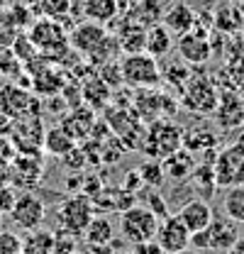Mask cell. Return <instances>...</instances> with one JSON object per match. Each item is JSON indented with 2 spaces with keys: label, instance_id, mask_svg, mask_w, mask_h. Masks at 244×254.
Instances as JSON below:
<instances>
[{
  "label": "cell",
  "instance_id": "cell-15",
  "mask_svg": "<svg viewBox=\"0 0 244 254\" xmlns=\"http://www.w3.org/2000/svg\"><path fill=\"white\" fill-rule=\"evenodd\" d=\"M213 113H215V120H217L220 127L235 129V127H240L244 123V100L235 93L220 95Z\"/></svg>",
  "mask_w": 244,
  "mask_h": 254
},
{
  "label": "cell",
  "instance_id": "cell-35",
  "mask_svg": "<svg viewBox=\"0 0 244 254\" xmlns=\"http://www.w3.org/2000/svg\"><path fill=\"white\" fill-rule=\"evenodd\" d=\"M71 254H81V252H71Z\"/></svg>",
  "mask_w": 244,
  "mask_h": 254
},
{
  "label": "cell",
  "instance_id": "cell-33",
  "mask_svg": "<svg viewBox=\"0 0 244 254\" xmlns=\"http://www.w3.org/2000/svg\"><path fill=\"white\" fill-rule=\"evenodd\" d=\"M176 254H203V252L195 250V247H185V250H181V252H176Z\"/></svg>",
  "mask_w": 244,
  "mask_h": 254
},
{
  "label": "cell",
  "instance_id": "cell-1",
  "mask_svg": "<svg viewBox=\"0 0 244 254\" xmlns=\"http://www.w3.org/2000/svg\"><path fill=\"white\" fill-rule=\"evenodd\" d=\"M122 83L132 88H156L161 83V66L147 52L124 54L120 62Z\"/></svg>",
  "mask_w": 244,
  "mask_h": 254
},
{
  "label": "cell",
  "instance_id": "cell-12",
  "mask_svg": "<svg viewBox=\"0 0 244 254\" xmlns=\"http://www.w3.org/2000/svg\"><path fill=\"white\" fill-rule=\"evenodd\" d=\"M205 235H208V250L210 252H232V247L240 240L237 222H232L230 218H215L205 227Z\"/></svg>",
  "mask_w": 244,
  "mask_h": 254
},
{
  "label": "cell",
  "instance_id": "cell-34",
  "mask_svg": "<svg viewBox=\"0 0 244 254\" xmlns=\"http://www.w3.org/2000/svg\"><path fill=\"white\" fill-rule=\"evenodd\" d=\"M115 254H127V252H115Z\"/></svg>",
  "mask_w": 244,
  "mask_h": 254
},
{
  "label": "cell",
  "instance_id": "cell-13",
  "mask_svg": "<svg viewBox=\"0 0 244 254\" xmlns=\"http://www.w3.org/2000/svg\"><path fill=\"white\" fill-rule=\"evenodd\" d=\"M108 37V32H105V25H98V22H91V20H83V22H78L73 32H68V42H71V47L78 52V54H93L98 47H100V42Z\"/></svg>",
  "mask_w": 244,
  "mask_h": 254
},
{
  "label": "cell",
  "instance_id": "cell-27",
  "mask_svg": "<svg viewBox=\"0 0 244 254\" xmlns=\"http://www.w3.org/2000/svg\"><path fill=\"white\" fill-rule=\"evenodd\" d=\"M139 176H142V184H149L152 189H159L161 184H164V166L156 161V159H152V161H144L142 166H139V171H137Z\"/></svg>",
  "mask_w": 244,
  "mask_h": 254
},
{
  "label": "cell",
  "instance_id": "cell-23",
  "mask_svg": "<svg viewBox=\"0 0 244 254\" xmlns=\"http://www.w3.org/2000/svg\"><path fill=\"white\" fill-rule=\"evenodd\" d=\"M190 186H193V190L205 200V198H210L213 195V190L217 189V181H215V171H213V164L210 166H195L193 171H190Z\"/></svg>",
  "mask_w": 244,
  "mask_h": 254
},
{
  "label": "cell",
  "instance_id": "cell-8",
  "mask_svg": "<svg viewBox=\"0 0 244 254\" xmlns=\"http://www.w3.org/2000/svg\"><path fill=\"white\" fill-rule=\"evenodd\" d=\"M44 218H47V203L32 190L20 193L15 205H12V210H10V220L15 222L20 230H25V232L42 227Z\"/></svg>",
  "mask_w": 244,
  "mask_h": 254
},
{
  "label": "cell",
  "instance_id": "cell-17",
  "mask_svg": "<svg viewBox=\"0 0 244 254\" xmlns=\"http://www.w3.org/2000/svg\"><path fill=\"white\" fill-rule=\"evenodd\" d=\"M164 25L169 27L171 34H185V32H190L195 25H198V15L185 5V2H176L166 15H164Z\"/></svg>",
  "mask_w": 244,
  "mask_h": 254
},
{
  "label": "cell",
  "instance_id": "cell-4",
  "mask_svg": "<svg viewBox=\"0 0 244 254\" xmlns=\"http://www.w3.org/2000/svg\"><path fill=\"white\" fill-rule=\"evenodd\" d=\"M213 171H215L217 189L244 186V149L237 142L227 144L220 154H215Z\"/></svg>",
  "mask_w": 244,
  "mask_h": 254
},
{
  "label": "cell",
  "instance_id": "cell-11",
  "mask_svg": "<svg viewBox=\"0 0 244 254\" xmlns=\"http://www.w3.org/2000/svg\"><path fill=\"white\" fill-rule=\"evenodd\" d=\"M179 54L185 64H205L210 59V39L208 32L200 30L198 25L190 32L181 34L179 39Z\"/></svg>",
  "mask_w": 244,
  "mask_h": 254
},
{
  "label": "cell",
  "instance_id": "cell-2",
  "mask_svg": "<svg viewBox=\"0 0 244 254\" xmlns=\"http://www.w3.org/2000/svg\"><path fill=\"white\" fill-rule=\"evenodd\" d=\"M159 227V218L154 215L149 208H144L142 203L129 205L127 210H122L120 215V235L124 237V242L137 245L144 240H154Z\"/></svg>",
  "mask_w": 244,
  "mask_h": 254
},
{
  "label": "cell",
  "instance_id": "cell-5",
  "mask_svg": "<svg viewBox=\"0 0 244 254\" xmlns=\"http://www.w3.org/2000/svg\"><path fill=\"white\" fill-rule=\"evenodd\" d=\"M144 147L152 154V159L169 157L183 147V132L169 120H154L149 134L144 137Z\"/></svg>",
  "mask_w": 244,
  "mask_h": 254
},
{
  "label": "cell",
  "instance_id": "cell-18",
  "mask_svg": "<svg viewBox=\"0 0 244 254\" xmlns=\"http://www.w3.org/2000/svg\"><path fill=\"white\" fill-rule=\"evenodd\" d=\"M42 147H44V152L47 154H52V157H59L63 159L73 147H76V139L63 129L61 125L52 127V129H47L44 132V139H42Z\"/></svg>",
  "mask_w": 244,
  "mask_h": 254
},
{
  "label": "cell",
  "instance_id": "cell-3",
  "mask_svg": "<svg viewBox=\"0 0 244 254\" xmlns=\"http://www.w3.org/2000/svg\"><path fill=\"white\" fill-rule=\"evenodd\" d=\"M57 215H59V230L78 237V235L86 232L88 222L93 220L95 208H93V200L86 193H73L59 205Z\"/></svg>",
  "mask_w": 244,
  "mask_h": 254
},
{
  "label": "cell",
  "instance_id": "cell-22",
  "mask_svg": "<svg viewBox=\"0 0 244 254\" xmlns=\"http://www.w3.org/2000/svg\"><path fill=\"white\" fill-rule=\"evenodd\" d=\"M22 254H54V235L47 230H30L22 237Z\"/></svg>",
  "mask_w": 244,
  "mask_h": 254
},
{
  "label": "cell",
  "instance_id": "cell-32",
  "mask_svg": "<svg viewBox=\"0 0 244 254\" xmlns=\"http://www.w3.org/2000/svg\"><path fill=\"white\" fill-rule=\"evenodd\" d=\"M230 254H244V237H240V240H237V245L232 247V252H230Z\"/></svg>",
  "mask_w": 244,
  "mask_h": 254
},
{
  "label": "cell",
  "instance_id": "cell-16",
  "mask_svg": "<svg viewBox=\"0 0 244 254\" xmlns=\"http://www.w3.org/2000/svg\"><path fill=\"white\" fill-rule=\"evenodd\" d=\"M174 47V34L169 32V27L164 22H156L149 30L144 32V52L152 54L154 59L166 57Z\"/></svg>",
  "mask_w": 244,
  "mask_h": 254
},
{
  "label": "cell",
  "instance_id": "cell-9",
  "mask_svg": "<svg viewBox=\"0 0 244 254\" xmlns=\"http://www.w3.org/2000/svg\"><path fill=\"white\" fill-rule=\"evenodd\" d=\"M154 240L164 254H176L185 247H190V232L176 215H166L164 220H159Z\"/></svg>",
  "mask_w": 244,
  "mask_h": 254
},
{
  "label": "cell",
  "instance_id": "cell-21",
  "mask_svg": "<svg viewBox=\"0 0 244 254\" xmlns=\"http://www.w3.org/2000/svg\"><path fill=\"white\" fill-rule=\"evenodd\" d=\"M83 235H86L88 245H110L115 240L113 220L108 215H93V220L88 222V227H86Z\"/></svg>",
  "mask_w": 244,
  "mask_h": 254
},
{
  "label": "cell",
  "instance_id": "cell-24",
  "mask_svg": "<svg viewBox=\"0 0 244 254\" xmlns=\"http://www.w3.org/2000/svg\"><path fill=\"white\" fill-rule=\"evenodd\" d=\"M222 210H225V218H230L237 225H244V186H232L225 190Z\"/></svg>",
  "mask_w": 244,
  "mask_h": 254
},
{
  "label": "cell",
  "instance_id": "cell-30",
  "mask_svg": "<svg viewBox=\"0 0 244 254\" xmlns=\"http://www.w3.org/2000/svg\"><path fill=\"white\" fill-rule=\"evenodd\" d=\"M71 252H76V240H73V235L59 230V232L54 235V254H71Z\"/></svg>",
  "mask_w": 244,
  "mask_h": 254
},
{
  "label": "cell",
  "instance_id": "cell-36",
  "mask_svg": "<svg viewBox=\"0 0 244 254\" xmlns=\"http://www.w3.org/2000/svg\"><path fill=\"white\" fill-rule=\"evenodd\" d=\"M0 220H2V215H0Z\"/></svg>",
  "mask_w": 244,
  "mask_h": 254
},
{
  "label": "cell",
  "instance_id": "cell-28",
  "mask_svg": "<svg viewBox=\"0 0 244 254\" xmlns=\"http://www.w3.org/2000/svg\"><path fill=\"white\" fill-rule=\"evenodd\" d=\"M0 254H22V237L12 230H0Z\"/></svg>",
  "mask_w": 244,
  "mask_h": 254
},
{
  "label": "cell",
  "instance_id": "cell-20",
  "mask_svg": "<svg viewBox=\"0 0 244 254\" xmlns=\"http://www.w3.org/2000/svg\"><path fill=\"white\" fill-rule=\"evenodd\" d=\"M93 123H95V118H93V110L91 108H73L71 110V115L61 123V127L73 137V139H83L86 134H91L93 129Z\"/></svg>",
  "mask_w": 244,
  "mask_h": 254
},
{
  "label": "cell",
  "instance_id": "cell-25",
  "mask_svg": "<svg viewBox=\"0 0 244 254\" xmlns=\"http://www.w3.org/2000/svg\"><path fill=\"white\" fill-rule=\"evenodd\" d=\"M37 10L42 12V17L63 22V20H68V15L73 10V2L71 0H37Z\"/></svg>",
  "mask_w": 244,
  "mask_h": 254
},
{
  "label": "cell",
  "instance_id": "cell-29",
  "mask_svg": "<svg viewBox=\"0 0 244 254\" xmlns=\"http://www.w3.org/2000/svg\"><path fill=\"white\" fill-rule=\"evenodd\" d=\"M17 189L10 184H0V215H10L15 200H17Z\"/></svg>",
  "mask_w": 244,
  "mask_h": 254
},
{
  "label": "cell",
  "instance_id": "cell-31",
  "mask_svg": "<svg viewBox=\"0 0 244 254\" xmlns=\"http://www.w3.org/2000/svg\"><path fill=\"white\" fill-rule=\"evenodd\" d=\"M129 254H164V252H161V247L156 245V240H144V242L132 245V252Z\"/></svg>",
  "mask_w": 244,
  "mask_h": 254
},
{
  "label": "cell",
  "instance_id": "cell-6",
  "mask_svg": "<svg viewBox=\"0 0 244 254\" xmlns=\"http://www.w3.org/2000/svg\"><path fill=\"white\" fill-rule=\"evenodd\" d=\"M27 39L37 47V52H44V54H59L61 49L68 47V32L63 30L61 22L49 20V17L37 20L30 27Z\"/></svg>",
  "mask_w": 244,
  "mask_h": 254
},
{
  "label": "cell",
  "instance_id": "cell-19",
  "mask_svg": "<svg viewBox=\"0 0 244 254\" xmlns=\"http://www.w3.org/2000/svg\"><path fill=\"white\" fill-rule=\"evenodd\" d=\"M81 10H83V20H91L98 25H108L120 15L115 0H83Z\"/></svg>",
  "mask_w": 244,
  "mask_h": 254
},
{
  "label": "cell",
  "instance_id": "cell-14",
  "mask_svg": "<svg viewBox=\"0 0 244 254\" xmlns=\"http://www.w3.org/2000/svg\"><path fill=\"white\" fill-rule=\"evenodd\" d=\"M176 218H179V220L188 227V232L193 235V232L205 230V227L215 220V213H213V208H210L208 200L195 198V200H188L185 205H181V210H179Z\"/></svg>",
  "mask_w": 244,
  "mask_h": 254
},
{
  "label": "cell",
  "instance_id": "cell-10",
  "mask_svg": "<svg viewBox=\"0 0 244 254\" xmlns=\"http://www.w3.org/2000/svg\"><path fill=\"white\" fill-rule=\"evenodd\" d=\"M217 88L208 78H188L183 88V105L193 113H213L217 105Z\"/></svg>",
  "mask_w": 244,
  "mask_h": 254
},
{
  "label": "cell",
  "instance_id": "cell-7",
  "mask_svg": "<svg viewBox=\"0 0 244 254\" xmlns=\"http://www.w3.org/2000/svg\"><path fill=\"white\" fill-rule=\"evenodd\" d=\"M39 113V100L15 86V83H5L0 88V115H5L7 120H17V118H27V115H37Z\"/></svg>",
  "mask_w": 244,
  "mask_h": 254
},
{
  "label": "cell",
  "instance_id": "cell-26",
  "mask_svg": "<svg viewBox=\"0 0 244 254\" xmlns=\"http://www.w3.org/2000/svg\"><path fill=\"white\" fill-rule=\"evenodd\" d=\"M161 166H164V174H169L171 179H188L193 171V159H190V154L174 152V154H169L166 164H161Z\"/></svg>",
  "mask_w": 244,
  "mask_h": 254
}]
</instances>
